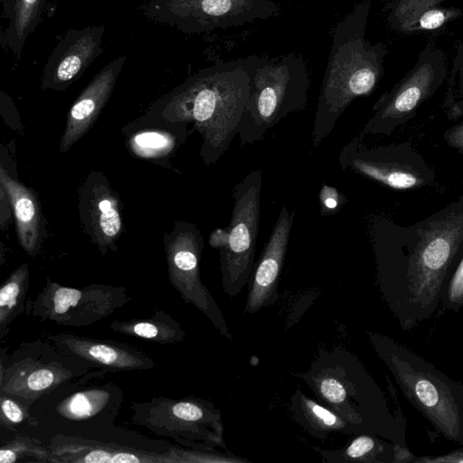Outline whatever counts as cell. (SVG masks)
<instances>
[{"label":"cell","instance_id":"26","mask_svg":"<svg viewBox=\"0 0 463 463\" xmlns=\"http://www.w3.org/2000/svg\"><path fill=\"white\" fill-rule=\"evenodd\" d=\"M54 462L50 450L33 439L16 434L0 447V463L19 461Z\"/></svg>","mask_w":463,"mask_h":463},{"label":"cell","instance_id":"1","mask_svg":"<svg viewBox=\"0 0 463 463\" xmlns=\"http://www.w3.org/2000/svg\"><path fill=\"white\" fill-rule=\"evenodd\" d=\"M260 59L240 58L199 71L156 105V120L193 123L203 137V163L216 164L237 135Z\"/></svg>","mask_w":463,"mask_h":463},{"label":"cell","instance_id":"8","mask_svg":"<svg viewBox=\"0 0 463 463\" xmlns=\"http://www.w3.org/2000/svg\"><path fill=\"white\" fill-rule=\"evenodd\" d=\"M449 74L444 52L428 43L412 69L373 107V115L360 134L364 137L390 136L414 118L421 105L431 98Z\"/></svg>","mask_w":463,"mask_h":463},{"label":"cell","instance_id":"30","mask_svg":"<svg viewBox=\"0 0 463 463\" xmlns=\"http://www.w3.org/2000/svg\"><path fill=\"white\" fill-rule=\"evenodd\" d=\"M0 424L10 431L17 432L22 425L37 427L29 408L13 396L0 393Z\"/></svg>","mask_w":463,"mask_h":463},{"label":"cell","instance_id":"20","mask_svg":"<svg viewBox=\"0 0 463 463\" xmlns=\"http://www.w3.org/2000/svg\"><path fill=\"white\" fill-rule=\"evenodd\" d=\"M125 60L122 55L108 63L74 101L61 139V152L68 151L94 124L112 93Z\"/></svg>","mask_w":463,"mask_h":463},{"label":"cell","instance_id":"11","mask_svg":"<svg viewBox=\"0 0 463 463\" xmlns=\"http://www.w3.org/2000/svg\"><path fill=\"white\" fill-rule=\"evenodd\" d=\"M130 299L124 287L90 284L71 288L47 277L42 290L26 301L25 313L58 326L80 327L104 319Z\"/></svg>","mask_w":463,"mask_h":463},{"label":"cell","instance_id":"16","mask_svg":"<svg viewBox=\"0 0 463 463\" xmlns=\"http://www.w3.org/2000/svg\"><path fill=\"white\" fill-rule=\"evenodd\" d=\"M294 220L295 212L284 205L250 278L245 313H257L277 300V288Z\"/></svg>","mask_w":463,"mask_h":463},{"label":"cell","instance_id":"15","mask_svg":"<svg viewBox=\"0 0 463 463\" xmlns=\"http://www.w3.org/2000/svg\"><path fill=\"white\" fill-rule=\"evenodd\" d=\"M79 213L87 234L102 255L116 250L122 219L116 192L102 173L92 171L80 192Z\"/></svg>","mask_w":463,"mask_h":463},{"label":"cell","instance_id":"31","mask_svg":"<svg viewBox=\"0 0 463 463\" xmlns=\"http://www.w3.org/2000/svg\"><path fill=\"white\" fill-rule=\"evenodd\" d=\"M461 15L457 8L434 6L425 10L414 21L409 31H432L440 28L447 22Z\"/></svg>","mask_w":463,"mask_h":463},{"label":"cell","instance_id":"27","mask_svg":"<svg viewBox=\"0 0 463 463\" xmlns=\"http://www.w3.org/2000/svg\"><path fill=\"white\" fill-rule=\"evenodd\" d=\"M42 0H15L9 14L11 21L8 36L14 47L23 46L24 39L29 35L35 24L36 16Z\"/></svg>","mask_w":463,"mask_h":463},{"label":"cell","instance_id":"17","mask_svg":"<svg viewBox=\"0 0 463 463\" xmlns=\"http://www.w3.org/2000/svg\"><path fill=\"white\" fill-rule=\"evenodd\" d=\"M391 364L406 394L443 433L457 438L460 425L457 406L449 391L433 375L414 371L396 355L390 354Z\"/></svg>","mask_w":463,"mask_h":463},{"label":"cell","instance_id":"32","mask_svg":"<svg viewBox=\"0 0 463 463\" xmlns=\"http://www.w3.org/2000/svg\"><path fill=\"white\" fill-rule=\"evenodd\" d=\"M320 213L328 216L336 213L347 202L344 194L336 188L323 184L319 191Z\"/></svg>","mask_w":463,"mask_h":463},{"label":"cell","instance_id":"24","mask_svg":"<svg viewBox=\"0 0 463 463\" xmlns=\"http://www.w3.org/2000/svg\"><path fill=\"white\" fill-rule=\"evenodd\" d=\"M187 122L172 123L165 127H152L138 130L128 140L131 152L143 158H157L174 152L187 135Z\"/></svg>","mask_w":463,"mask_h":463},{"label":"cell","instance_id":"18","mask_svg":"<svg viewBox=\"0 0 463 463\" xmlns=\"http://www.w3.org/2000/svg\"><path fill=\"white\" fill-rule=\"evenodd\" d=\"M48 340L66 354L110 372L151 370L156 365L142 350L111 339L57 333L50 335Z\"/></svg>","mask_w":463,"mask_h":463},{"label":"cell","instance_id":"6","mask_svg":"<svg viewBox=\"0 0 463 463\" xmlns=\"http://www.w3.org/2000/svg\"><path fill=\"white\" fill-rule=\"evenodd\" d=\"M414 225L405 277L415 296H435L463 251V196Z\"/></svg>","mask_w":463,"mask_h":463},{"label":"cell","instance_id":"5","mask_svg":"<svg viewBox=\"0 0 463 463\" xmlns=\"http://www.w3.org/2000/svg\"><path fill=\"white\" fill-rule=\"evenodd\" d=\"M97 368L66 354L50 340L24 342L11 354L2 350L0 393L13 396L29 408L60 386Z\"/></svg>","mask_w":463,"mask_h":463},{"label":"cell","instance_id":"29","mask_svg":"<svg viewBox=\"0 0 463 463\" xmlns=\"http://www.w3.org/2000/svg\"><path fill=\"white\" fill-rule=\"evenodd\" d=\"M377 442L367 435L354 439L346 447L337 450L317 449L324 460L332 463L349 461H372L380 449H376Z\"/></svg>","mask_w":463,"mask_h":463},{"label":"cell","instance_id":"37","mask_svg":"<svg viewBox=\"0 0 463 463\" xmlns=\"http://www.w3.org/2000/svg\"><path fill=\"white\" fill-rule=\"evenodd\" d=\"M426 462H463V455L461 453H454L443 458L433 459H423Z\"/></svg>","mask_w":463,"mask_h":463},{"label":"cell","instance_id":"10","mask_svg":"<svg viewBox=\"0 0 463 463\" xmlns=\"http://www.w3.org/2000/svg\"><path fill=\"white\" fill-rule=\"evenodd\" d=\"M262 173L252 169L232 190L233 207L227 241L220 251L223 291L237 296L249 282L254 266L260 214Z\"/></svg>","mask_w":463,"mask_h":463},{"label":"cell","instance_id":"13","mask_svg":"<svg viewBox=\"0 0 463 463\" xmlns=\"http://www.w3.org/2000/svg\"><path fill=\"white\" fill-rule=\"evenodd\" d=\"M164 242L171 285L186 304L203 312L223 336L232 340L221 309L201 280L203 239L200 230L191 222L179 221L165 234Z\"/></svg>","mask_w":463,"mask_h":463},{"label":"cell","instance_id":"22","mask_svg":"<svg viewBox=\"0 0 463 463\" xmlns=\"http://www.w3.org/2000/svg\"><path fill=\"white\" fill-rule=\"evenodd\" d=\"M109 326L115 333L160 345L177 344L186 336L181 324L162 309H156L147 318L114 320Z\"/></svg>","mask_w":463,"mask_h":463},{"label":"cell","instance_id":"36","mask_svg":"<svg viewBox=\"0 0 463 463\" xmlns=\"http://www.w3.org/2000/svg\"><path fill=\"white\" fill-rule=\"evenodd\" d=\"M227 241V228H216L209 237V244L212 248L221 250Z\"/></svg>","mask_w":463,"mask_h":463},{"label":"cell","instance_id":"35","mask_svg":"<svg viewBox=\"0 0 463 463\" xmlns=\"http://www.w3.org/2000/svg\"><path fill=\"white\" fill-rule=\"evenodd\" d=\"M0 224H1V230L4 231L9 223L12 222V206L9 201V198L3 188V186L0 185Z\"/></svg>","mask_w":463,"mask_h":463},{"label":"cell","instance_id":"23","mask_svg":"<svg viewBox=\"0 0 463 463\" xmlns=\"http://www.w3.org/2000/svg\"><path fill=\"white\" fill-rule=\"evenodd\" d=\"M291 411L293 419L298 424L311 435L320 439L332 433L347 434L354 428L345 419L307 397L298 389L291 397Z\"/></svg>","mask_w":463,"mask_h":463},{"label":"cell","instance_id":"4","mask_svg":"<svg viewBox=\"0 0 463 463\" xmlns=\"http://www.w3.org/2000/svg\"><path fill=\"white\" fill-rule=\"evenodd\" d=\"M308 90L307 67L300 55L261 58L252 74L250 99L237 132L241 144L260 141L287 116L305 110Z\"/></svg>","mask_w":463,"mask_h":463},{"label":"cell","instance_id":"2","mask_svg":"<svg viewBox=\"0 0 463 463\" xmlns=\"http://www.w3.org/2000/svg\"><path fill=\"white\" fill-rule=\"evenodd\" d=\"M371 2L363 1L335 28L311 133L316 150L357 98L371 94L383 74L388 51L365 37Z\"/></svg>","mask_w":463,"mask_h":463},{"label":"cell","instance_id":"14","mask_svg":"<svg viewBox=\"0 0 463 463\" xmlns=\"http://www.w3.org/2000/svg\"><path fill=\"white\" fill-rule=\"evenodd\" d=\"M47 449L54 462L72 463H216L220 455L209 450L169 449L157 452L102 442L92 438L54 434Z\"/></svg>","mask_w":463,"mask_h":463},{"label":"cell","instance_id":"28","mask_svg":"<svg viewBox=\"0 0 463 463\" xmlns=\"http://www.w3.org/2000/svg\"><path fill=\"white\" fill-rule=\"evenodd\" d=\"M442 108L451 120L463 115V38L453 60Z\"/></svg>","mask_w":463,"mask_h":463},{"label":"cell","instance_id":"3","mask_svg":"<svg viewBox=\"0 0 463 463\" xmlns=\"http://www.w3.org/2000/svg\"><path fill=\"white\" fill-rule=\"evenodd\" d=\"M110 371L97 368L63 384L29 407L39 425L64 430L66 435L90 438L114 428L124 392L106 381Z\"/></svg>","mask_w":463,"mask_h":463},{"label":"cell","instance_id":"34","mask_svg":"<svg viewBox=\"0 0 463 463\" xmlns=\"http://www.w3.org/2000/svg\"><path fill=\"white\" fill-rule=\"evenodd\" d=\"M443 138L450 147L463 155V121L447 128Z\"/></svg>","mask_w":463,"mask_h":463},{"label":"cell","instance_id":"25","mask_svg":"<svg viewBox=\"0 0 463 463\" xmlns=\"http://www.w3.org/2000/svg\"><path fill=\"white\" fill-rule=\"evenodd\" d=\"M29 264L15 269L0 288V340L7 335L12 322L25 313V298L29 288Z\"/></svg>","mask_w":463,"mask_h":463},{"label":"cell","instance_id":"12","mask_svg":"<svg viewBox=\"0 0 463 463\" xmlns=\"http://www.w3.org/2000/svg\"><path fill=\"white\" fill-rule=\"evenodd\" d=\"M154 14L186 33H203L265 21L279 14L273 0H154Z\"/></svg>","mask_w":463,"mask_h":463},{"label":"cell","instance_id":"21","mask_svg":"<svg viewBox=\"0 0 463 463\" xmlns=\"http://www.w3.org/2000/svg\"><path fill=\"white\" fill-rule=\"evenodd\" d=\"M0 185L5 189L14 217L19 243L24 251L36 256L42 248L44 222L36 194L24 184L12 178L5 169H0Z\"/></svg>","mask_w":463,"mask_h":463},{"label":"cell","instance_id":"7","mask_svg":"<svg viewBox=\"0 0 463 463\" xmlns=\"http://www.w3.org/2000/svg\"><path fill=\"white\" fill-rule=\"evenodd\" d=\"M131 421L158 436L174 439L186 447L216 451L226 449L221 411L198 397H153L133 402Z\"/></svg>","mask_w":463,"mask_h":463},{"label":"cell","instance_id":"9","mask_svg":"<svg viewBox=\"0 0 463 463\" xmlns=\"http://www.w3.org/2000/svg\"><path fill=\"white\" fill-rule=\"evenodd\" d=\"M360 132L338 154L344 171L395 190H416L435 184L437 176L411 142L367 146Z\"/></svg>","mask_w":463,"mask_h":463},{"label":"cell","instance_id":"19","mask_svg":"<svg viewBox=\"0 0 463 463\" xmlns=\"http://www.w3.org/2000/svg\"><path fill=\"white\" fill-rule=\"evenodd\" d=\"M103 27L71 30L51 55L43 88L65 90L102 52Z\"/></svg>","mask_w":463,"mask_h":463},{"label":"cell","instance_id":"33","mask_svg":"<svg viewBox=\"0 0 463 463\" xmlns=\"http://www.w3.org/2000/svg\"><path fill=\"white\" fill-rule=\"evenodd\" d=\"M449 298L453 303L463 302V256L450 280L449 287Z\"/></svg>","mask_w":463,"mask_h":463}]
</instances>
